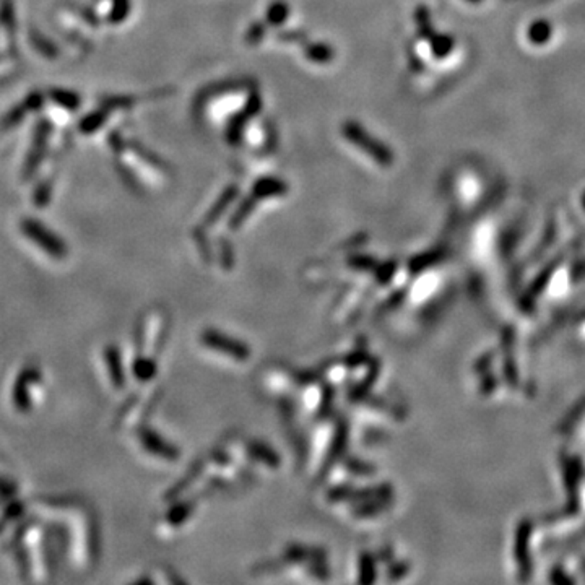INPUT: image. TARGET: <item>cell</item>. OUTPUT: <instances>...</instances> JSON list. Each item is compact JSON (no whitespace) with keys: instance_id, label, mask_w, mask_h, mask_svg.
<instances>
[{"instance_id":"3","label":"cell","mask_w":585,"mask_h":585,"mask_svg":"<svg viewBox=\"0 0 585 585\" xmlns=\"http://www.w3.org/2000/svg\"><path fill=\"white\" fill-rule=\"evenodd\" d=\"M257 88V82L251 77H241V78H229V80H221L210 83V85L203 87L200 92L195 94L194 98V111L197 114H202V109L208 101L215 98L226 96V94L241 93V92H252Z\"/></svg>"},{"instance_id":"12","label":"cell","mask_w":585,"mask_h":585,"mask_svg":"<svg viewBox=\"0 0 585 585\" xmlns=\"http://www.w3.org/2000/svg\"><path fill=\"white\" fill-rule=\"evenodd\" d=\"M257 202H259V200H257L254 195H252V194L247 195V197L238 205V208L234 210V213L231 215L229 228L231 229H238L239 226L251 217L252 212H254Z\"/></svg>"},{"instance_id":"24","label":"cell","mask_w":585,"mask_h":585,"mask_svg":"<svg viewBox=\"0 0 585 585\" xmlns=\"http://www.w3.org/2000/svg\"><path fill=\"white\" fill-rule=\"evenodd\" d=\"M109 141H111V149L114 150L115 155H120V153L124 151L125 144H124V140H122V137H120V134H113V135H111L109 137Z\"/></svg>"},{"instance_id":"14","label":"cell","mask_w":585,"mask_h":585,"mask_svg":"<svg viewBox=\"0 0 585 585\" xmlns=\"http://www.w3.org/2000/svg\"><path fill=\"white\" fill-rule=\"evenodd\" d=\"M289 17V5L283 0H275L268 5L265 22L270 26H282Z\"/></svg>"},{"instance_id":"13","label":"cell","mask_w":585,"mask_h":585,"mask_svg":"<svg viewBox=\"0 0 585 585\" xmlns=\"http://www.w3.org/2000/svg\"><path fill=\"white\" fill-rule=\"evenodd\" d=\"M129 146H130L132 150H134L135 155H139L140 160H144L146 163V165L156 168V170H160L163 172H170V170H168V165H166L165 161L161 160L160 156L155 155V153L146 149V146L139 144V141H137V140L129 141Z\"/></svg>"},{"instance_id":"23","label":"cell","mask_w":585,"mask_h":585,"mask_svg":"<svg viewBox=\"0 0 585 585\" xmlns=\"http://www.w3.org/2000/svg\"><path fill=\"white\" fill-rule=\"evenodd\" d=\"M265 134H267V139H265V144H267V150L268 151H275L277 149V132H275V125H272V122H265Z\"/></svg>"},{"instance_id":"10","label":"cell","mask_w":585,"mask_h":585,"mask_svg":"<svg viewBox=\"0 0 585 585\" xmlns=\"http://www.w3.org/2000/svg\"><path fill=\"white\" fill-rule=\"evenodd\" d=\"M108 114H109V111L106 108H101V109L93 111V113H88L85 118H82L80 122H78V130H80L82 134H85V135L94 134V132L99 130L104 124H106Z\"/></svg>"},{"instance_id":"8","label":"cell","mask_w":585,"mask_h":585,"mask_svg":"<svg viewBox=\"0 0 585 585\" xmlns=\"http://www.w3.org/2000/svg\"><path fill=\"white\" fill-rule=\"evenodd\" d=\"M238 195H239V187L236 186V184H231V186L226 187L225 191L220 194V197L217 199V202L213 203V207L210 208V212L205 215V225L212 226L217 223V220L226 212V208L234 202Z\"/></svg>"},{"instance_id":"11","label":"cell","mask_w":585,"mask_h":585,"mask_svg":"<svg viewBox=\"0 0 585 585\" xmlns=\"http://www.w3.org/2000/svg\"><path fill=\"white\" fill-rule=\"evenodd\" d=\"M49 98L56 104H59L61 108L67 111H77L82 106V98L80 94L70 92V89L64 88H52L49 89Z\"/></svg>"},{"instance_id":"17","label":"cell","mask_w":585,"mask_h":585,"mask_svg":"<svg viewBox=\"0 0 585 585\" xmlns=\"http://www.w3.org/2000/svg\"><path fill=\"white\" fill-rule=\"evenodd\" d=\"M267 22H254L247 28L244 34V43L247 46L260 44L267 34Z\"/></svg>"},{"instance_id":"15","label":"cell","mask_w":585,"mask_h":585,"mask_svg":"<svg viewBox=\"0 0 585 585\" xmlns=\"http://www.w3.org/2000/svg\"><path fill=\"white\" fill-rule=\"evenodd\" d=\"M135 104L137 98L130 94H109V96L101 98V108H106L108 111L132 109Z\"/></svg>"},{"instance_id":"22","label":"cell","mask_w":585,"mask_h":585,"mask_svg":"<svg viewBox=\"0 0 585 585\" xmlns=\"http://www.w3.org/2000/svg\"><path fill=\"white\" fill-rule=\"evenodd\" d=\"M49 195H51V184L49 182L41 184L34 192V202L38 205H46L47 200H49Z\"/></svg>"},{"instance_id":"21","label":"cell","mask_w":585,"mask_h":585,"mask_svg":"<svg viewBox=\"0 0 585 585\" xmlns=\"http://www.w3.org/2000/svg\"><path fill=\"white\" fill-rule=\"evenodd\" d=\"M43 103H44V98L41 96L39 93H31L28 98L25 99V108L28 109V113H31V111H38V109H41L43 108Z\"/></svg>"},{"instance_id":"1","label":"cell","mask_w":585,"mask_h":585,"mask_svg":"<svg viewBox=\"0 0 585 585\" xmlns=\"http://www.w3.org/2000/svg\"><path fill=\"white\" fill-rule=\"evenodd\" d=\"M20 229L22 233L33 241L36 246L41 247L46 254L56 259H64L67 256V244L57 236L54 231H51L46 225L41 223L36 218H23L20 223Z\"/></svg>"},{"instance_id":"16","label":"cell","mask_w":585,"mask_h":585,"mask_svg":"<svg viewBox=\"0 0 585 585\" xmlns=\"http://www.w3.org/2000/svg\"><path fill=\"white\" fill-rule=\"evenodd\" d=\"M226 336H220V335H215V334H207V344H210L212 346H223L225 350H228L229 355L233 356H238V358H246V350L242 348L241 345H238L234 341H228L225 340Z\"/></svg>"},{"instance_id":"5","label":"cell","mask_w":585,"mask_h":585,"mask_svg":"<svg viewBox=\"0 0 585 585\" xmlns=\"http://www.w3.org/2000/svg\"><path fill=\"white\" fill-rule=\"evenodd\" d=\"M49 134H51V125L49 122H43L38 124V127H36L34 132V141H33V146H31V151L28 155V160L25 163V176L30 177L31 174L36 171V168L43 160V155H44V150H46V141L49 139Z\"/></svg>"},{"instance_id":"9","label":"cell","mask_w":585,"mask_h":585,"mask_svg":"<svg viewBox=\"0 0 585 585\" xmlns=\"http://www.w3.org/2000/svg\"><path fill=\"white\" fill-rule=\"evenodd\" d=\"M304 56L315 64H329L335 59V49L327 43H310L304 46Z\"/></svg>"},{"instance_id":"20","label":"cell","mask_w":585,"mask_h":585,"mask_svg":"<svg viewBox=\"0 0 585 585\" xmlns=\"http://www.w3.org/2000/svg\"><path fill=\"white\" fill-rule=\"evenodd\" d=\"M118 168H119V174L124 179V182L127 184V186H130V189H134V191H139V184H137L139 181H137L134 172H132L130 170H127V166H124L122 163H119Z\"/></svg>"},{"instance_id":"2","label":"cell","mask_w":585,"mask_h":585,"mask_svg":"<svg viewBox=\"0 0 585 585\" xmlns=\"http://www.w3.org/2000/svg\"><path fill=\"white\" fill-rule=\"evenodd\" d=\"M341 132H344V137L348 141H351V144L358 146L360 150L366 151L372 160H376L377 163L386 166L392 165V151H390L386 145H382L381 141L374 139V137L369 135L366 129H363L355 120H346L344 127H341Z\"/></svg>"},{"instance_id":"19","label":"cell","mask_w":585,"mask_h":585,"mask_svg":"<svg viewBox=\"0 0 585 585\" xmlns=\"http://www.w3.org/2000/svg\"><path fill=\"white\" fill-rule=\"evenodd\" d=\"M278 41L282 43H289V44H306L308 41V34L303 30H284L277 34Z\"/></svg>"},{"instance_id":"18","label":"cell","mask_w":585,"mask_h":585,"mask_svg":"<svg viewBox=\"0 0 585 585\" xmlns=\"http://www.w3.org/2000/svg\"><path fill=\"white\" fill-rule=\"evenodd\" d=\"M130 13V0H113L111 7L109 22L111 23H122Z\"/></svg>"},{"instance_id":"7","label":"cell","mask_w":585,"mask_h":585,"mask_svg":"<svg viewBox=\"0 0 585 585\" xmlns=\"http://www.w3.org/2000/svg\"><path fill=\"white\" fill-rule=\"evenodd\" d=\"M36 372L31 371H25L20 374L17 384H15V390H13V402L17 405V408L20 412H26V410H30L31 407V398H30V386L36 381Z\"/></svg>"},{"instance_id":"4","label":"cell","mask_w":585,"mask_h":585,"mask_svg":"<svg viewBox=\"0 0 585 585\" xmlns=\"http://www.w3.org/2000/svg\"><path fill=\"white\" fill-rule=\"evenodd\" d=\"M262 104V94L257 92V88L249 92V96H247L244 108L229 119L228 127H226V140H228L229 145L238 146L241 144L246 125L251 122L252 118H256V115L260 113Z\"/></svg>"},{"instance_id":"6","label":"cell","mask_w":585,"mask_h":585,"mask_svg":"<svg viewBox=\"0 0 585 585\" xmlns=\"http://www.w3.org/2000/svg\"><path fill=\"white\" fill-rule=\"evenodd\" d=\"M289 191L288 184L278 177H260L252 186L251 194L257 200H265L272 197H282Z\"/></svg>"}]
</instances>
